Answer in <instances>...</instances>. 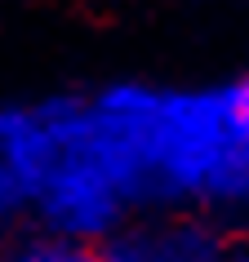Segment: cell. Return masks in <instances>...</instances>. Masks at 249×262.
<instances>
[{
    "mask_svg": "<svg viewBox=\"0 0 249 262\" xmlns=\"http://www.w3.org/2000/svg\"><path fill=\"white\" fill-rule=\"evenodd\" d=\"M125 209H129V200L116 191V182L89 156H63L36 195V213L49 222V231L85 240V245L116 231Z\"/></svg>",
    "mask_w": 249,
    "mask_h": 262,
    "instance_id": "2",
    "label": "cell"
},
{
    "mask_svg": "<svg viewBox=\"0 0 249 262\" xmlns=\"http://www.w3.org/2000/svg\"><path fill=\"white\" fill-rule=\"evenodd\" d=\"M23 209H36V187L23 173L0 165V218H14Z\"/></svg>",
    "mask_w": 249,
    "mask_h": 262,
    "instance_id": "5",
    "label": "cell"
},
{
    "mask_svg": "<svg viewBox=\"0 0 249 262\" xmlns=\"http://www.w3.org/2000/svg\"><path fill=\"white\" fill-rule=\"evenodd\" d=\"M58 138L45 124L40 107H0V165L23 173L40 195L45 178L58 165Z\"/></svg>",
    "mask_w": 249,
    "mask_h": 262,
    "instance_id": "3",
    "label": "cell"
},
{
    "mask_svg": "<svg viewBox=\"0 0 249 262\" xmlns=\"http://www.w3.org/2000/svg\"><path fill=\"white\" fill-rule=\"evenodd\" d=\"M222 98H227V120H232L236 138H249V76L222 84Z\"/></svg>",
    "mask_w": 249,
    "mask_h": 262,
    "instance_id": "6",
    "label": "cell"
},
{
    "mask_svg": "<svg viewBox=\"0 0 249 262\" xmlns=\"http://www.w3.org/2000/svg\"><path fill=\"white\" fill-rule=\"evenodd\" d=\"M236 142L222 89L205 94H160L147 120L142 147L152 169V195H192L205 200L209 173Z\"/></svg>",
    "mask_w": 249,
    "mask_h": 262,
    "instance_id": "1",
    "label": "cell"
},
{
    "mask_svg": "<svg viewBox=\"0 0 249 262\" xmlns=\"http://www.w3.org/2000/svg\"><path fill=\"white\" fill-rule=\"evenodd\" d=\"M5 262H102L94 245H85V240H71V235H45V240H27V245L9 253Z\"/></svg>",
    "mask_w": 249,
    "mask_h": 262,
    "instance_id": "4",
    "label": "cell"
}]
</instances>
